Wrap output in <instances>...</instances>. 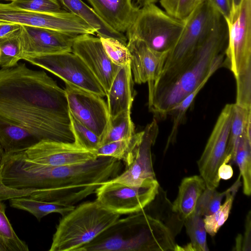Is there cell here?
<instances>
[{"label":"cell","mask_w":251,"mask_h":251,"mask_svg":"<svg viewBox=\"0 0 251 251\" xmlns=\"http://www.w3.org/2000/svg\"><path fill=\"white\" fill-rule=\"evenodd\" d=\"M184 225L190 237L192 251H207L206 230L202 216L195 212L184 221Z\"/></svg>","instance_id":"4dcf8cb0"},{"label":"cell","mask_w":251,"mask_h":251,"mask_svg":"<svg viewBox=\"0 0 251 251\" xmlns=\"http://www.w3.org/2000/svg\"><path fill=\"white\" fill-rule=\"evenodd\" d=\"M206 0H159L167 13L184 21L196 8Z\"/></svg>","instance_id":"8d00e7d4"},{"label":"cell","mask_w":251,"mask_h":251,"mask_svg":"<svg viewBox=\"0 0 251 251\" xmlns=\"http://www.w3.org/2000/svg\"><path fill=\"white\" fill-rule=\"evenodd\" d=\"M93 35H77L73 42L72 52L85 63L106 94L120 67L114 64L109 59L100 38Z\"/></svg>","instance_id":"2e32d148"},{"label":"cell","mask_w":251,"mask_h":251,"mask_svg":"<svg viewBox=\"0 0 251 251\" xmlns=\"http://www.w3.org/2000/svg\"><path fill=\"white\" fill-rule=\"evenodd\" d=\"M218 174L220 179L227 180L230 178L233 175V170L230 165L224 161L220 166Z\"/></svg>","instance_id":"b9f144b4"},{"label":"cell","mask_w":251,"mask_h":251,"mask_svg":"<svg viewBox=\"0 0 251 251\" xmlns=\"http://www.w3.org/2000/svg\"><path fill=\"white\" fill-rule=\"evenodd\" d=\"M143 134L142 131L129 138L102 145L94 152L98 157L108 156L123 161L126 168L132 163L137 154Z\"/></svg>","instance_id":"cb8c5ba5"},{"label":"cell","mask_w":251,"mask_h":251,"mask_svg":"<svg viewBox=\"0 0 251 251\" xmlns=\"http://www.w3.org/2000/svg\"><path fill=\"white\" fill-rule=\"evenodd\" d=\"M160 186L156 178H148L138 186H129L108 180L96 190V200L114 213L130 214L139 212L151 202Z\"/></svg>","instance_id":"9c48e42d"},{"label":"cell","mask_w":251,"mask_h":251,"mask_svg":"<svg viewBox=\"0 0 251 251\" xmlns=\"http://www.w3.org/2000/svg\"><path fill=\"white\" fill-rule=\"evenodd\" d=\"M121 161L99 156L86 163L59 166L45 165L27 160L20 171L25 189H48L47 201L74 205L95 192L105 182L117 176Z\"/></svg>","instance_id":"3957f363"},{"label":"cell","mask_w":251,"mask_h":251,"mask_svg":"<svg viewBox=\"0 0 251 251\" xmlns=\"http://www.w3.org/2000/svg\"><path fill=\"white\" fill-rule=\"evenodd\" d=\"M21 25L0 22V40L9 37L20 30Z\"/></svg>","instance_id":"60d3db41"},{"label":"cell","mask_w":251,"mask_h":251,"mask_svg":"<svg viewBox=\"0 0 251 251\" xmlns=\"http://www.w3.org/2000/svg\"><path fill=\"white\" fill-rule=\"evenodd\" d=\"M62 79L66 84L101 97L106 93L82 60L72 52H64L24 59Z\"/></svg>","instance_id":"30bf717a"},{"label":"cell","mask_w":251,"mask_h":251,"mask_svg":"<svg viewBox=\"0 0 251 251\" xmlns=\"http://www.w3.org/2000/svg\"><path fill=\"white\" fill-rule=\"evenodd\" d=\"M120 216L103 207L96 200L75 206L59 221L49 251H78Z\"/></svg>","instance_id":"8992f818"},{"label":"cell","mask_w":251,"mask_h":251,"mask_svg":"<svg viewBox=\"0 0 251 251\" xmlns=\"http://www.w3.org/2000/svg\"><path fill=\"white\" fill-rule=\"evenodd\" d=\"M228 31L222 17L193 55L167 79L149 90V108L157 117L170 111L223 66Z\"/></svg>","instance_id":"277c9868"},{"label":"cell","mask_w":251,"mask_h":251,"mask_svg":"<svg viewBox=\"0 0 251 251\" xmlns=\"http://www.w3.org/2000/svg\"><path fill=\"white\" fill-rule=\"evenodd\" d=\"M5 155L4 150L0 143V170L1 169L3 158Z\"/></svg>","instance_id":"ee69618b"},{"label":"cell","mask_w":251,"mask_h":251,"mask_svg":"<svg viewBox=\"0 0 251 251\" xmlns=\"http://www.w3.org/2000/svg\"><path fill=\"white\" fill-rule=\"evenodd\" d=\"M99 16L115 31L123 33L134 22L140 10L132 0H87Z\"/></svg>","instance_id":"d6986e66"},{"label":"cell","mask_w":251,"mask_h":251,"mask_svg":"<svg viewBox=\"0 0 251 251\" xmlns=\"http://www.w3.org/2000/svg\"><path fill=\"white\" fill-rule=\"evenodd\" d=\"M250 123L251 109L234 103L232 120L225 156V158H227L229 162L235 163L236 152L241 137Z\"/></svg>","instance_id":"484cf974"},{"label":"cell","mask_w":251,"mask_h":251,"mask_svg":"<svg viewBox=\"0 0 251 251\" xmlns=\"http://www.w3.org/2000/svg\"><path fill=\"white\" fill-rule=\"evenodd\" d=\"M245 226L243 236L239 235L236 238L235 250L244 251L251 250V212L250 211L247 215Z\"/></svg>","instance_id":"f35d334b"},{"label":"cell","mask_w":251,"mask_h":251,"mask_svg":"<svg viewBox=\"0 0 251 251\" xmlns=\"http://www.w3.org/2000/svg\"><path fill=\"white\" fill-rule=\"evenodd\" d=\"M231 189V186L219 192L216 188L206 187L197 201L195 212L202 217L213 214L220 208L224 197Z\"/></svg>","instance_id":"836d02e7"},{"label":"cell","mask_w":251,"mask_h":251,"mask_svg":"<svg viewBox=\"0 0 251 251\" xmlns=\"http://www.w3.org/2000/svg\"><path fill=\"white\" fill-rule=\"evenodd\" d=\"M137 2L142 6L148 3H155L158 0H136Z\"/></svg>","instance_id":"7bdbcfd3"},{"label":"cell","mask_w":251,"mask_h":251,"mask_svg":"<svg viewBox=\"0 0 251 251\" xmlns=\"http://www.w3.org/2000/svg\"><path fill=\"white\" fill-rule=\"evenodd\" d=\"M130 53V68L133 81L137 84L148 82L149 90L159 77L168 52H159L149 47L143 41L127 40Z\"/></svg>","instance_id":"e0dca14e"},{"label":"cell","mask_w":251,"mask_h":251,"mask_svg":"<svg viewBox=\"0 0 251 251\" xmlns=\"http://www.w3.org/2000/svg\"><path fill=\"white\" fill-rule=\"evenodd\" d=\"M143 134L137 154L124 172L111 181L129 186H138L148 178H156L153 168L151 147L158 133L157 120L154 119L143 130Z\"/></svg>","instance_id":"ac0fdd59"},{"label":"cell","mask_w":251,"mask_h":251,"mask_svg":"<svg viewBox=\"0 0 251 251\" xmlns=\"http://www.w3.org/2000/svg\"><path fill=\"white\" fill-rule=\"evenodd\" d=\"M65 10L77 16L96 31L100 37H110L118 39L127 45V39L123 33L118 32L105 22L96 13L94 9L81 0H58Z\"/></svg>","instance_id":"603a6c76"},{"label":"cell","mask_w":251,"mask_h":251,"mask_svg":"<svg viewBox=\"0 0 251 251\" xmlns=\"http://www.w3.org/2000/svg\"><path fill=\"white\" fill-rule=\"evenodd\" d=\"M222 16L207 0L185 20L178 40L168 52L162 71L154 84L172 76L206 39Z\"/></svg>","instance_id":"52a82bcc"},{"label":"cell","mask_w":251,"mask_h":251,"mask_svg":"<svg viewBox=\"0 0 251 251\" xmlns=\"http://www.w3.org/2000/svg\"><path fill=\"white\" fill-rule=\"evenodd\" d=\"M228 31L223 66L233 73L236 83V102L251 107V0H243L225 19Z\"/></svg>","instance_id":"5b68a950"},{"label":"cell","mask_w":251,"mask_h":251,"mask_svg":"<svg viewBox=\"0 0 251 251\" xmlns=\"http://www.w3.org/2000/svg\"><path fill=\"white\" fill-rule=\"evenodd\" d=\"M0 114L40 140L75 141L65 89L25 63L0 69Z\"/></svg>","instance_id":"6da1fadb"},{"label":"cell","mask_w":251,"mask_h":251,"mask_svg":"<svg viewBox=\"0 0 251 251\" xmlns=\"http://www.w3.org/2000/svg\"><path fill=\"white\" fill-rule=\"evenodd\" d=\"M39 141L25 127L0 114V143L5 153L25 150Z\"/></svg>","instance_id":"44dd1931"},{"label":"cell","mask_w":251,"mask_h":251,"mask_svg":"<svg viewBox=\"0 0 251 251\" xmlns=\"http://www.w3.org/2000/svg\"><path fill=\"white\" fill-rule=\"evenodd\" d=\"M240 174L236 182L231 186V190L226 194L224 203L213 214L204 216V226L211 236H214L227 219L232 207L233 200L240 184Z\"/></svg>","instance_id":"f1b7e54d"},{"label":"cell","mask_w":251,"mask_h":251,"mask_svg":"<svg viewBox=\"0 0 251 251\" xmlns=\"http://www.w3.org/2000/svg\"><path fill=\"white\" fill-rule=\"evenodd\" d=\"M233 104H226L221 111L204 149L197 161L200 176L207 188H216L221 179L218 169L224 162L233 116Z\"/></svg>","instance_id":"7c38bea8"},{"label":"cell","mask_w":251,"mask_h":251,"mask_svg":"<svg viewBox=\"0 0 251 251\" xmlns=\"http://www.w3.org/2000/svg\"><path fill=\"white\" fill-rule=\"evenodd\" d=\"M130 115L131 111H127L113 118H110L106 130L100 138V146L129 138L136 133Z\"/></svg>","instance_id":"83f0119b"},{"label":"cell","mask_w":251,"mask_h":251,"mask_svg":"<svg viewBox=\"0 0 251 251\" xmlns=\"http://www.w3.org/2000/svg\"><path fill=\"white\" fill-rule=\"evenodd\" d=\"M10 0V1H13V0Z\"/></svg>","instance_id":"bcb514c9"},{"label":"cell","mask_w":251,"mask_h":251,"mask_svg":"<svg viewBox=\"0 0 251 251\" xmlns=\"http://www.w3.org/2000/svg\"><path fill=\"white\" fill-rule=\"evenodd\" d=\"M99 38L106 54L114 64L121 67L130 63V53L126 45L114 38Z\"/></svg>","instance_id":"e575fe53"},{"label":"cell","mask_w":251,"mask_h":251,"mask_svg":"<svg viewBox=\"0 0 251 251\" xmlns=\"http://www.w3.org/2000/svg\"><path fill=\"white\" fill-rule=\"evenodd\" d=\"M251 123L241 137L235 157L242 177L243 193L247 196L251 194Z\"/></svg>","instance_id":"4316f807"},{"label":"cell","mask_w":251,"mask_h":251,"mask_svg":"<svg viewBox=\"0 0 251 251\" xmlns=\"http://www.w3.org/2000/svg\"><path fill=\"white\" fill-rule=\"evenodd\" d=\"M206 188L201 176L184 178L178 187L176 198L172 203L174 211L185 220L195 212L197 201Z\"/></svg>","instance_id":"7402d4cb"},{"label":"cell","mask_w":251,"mask_h":251,"mask_svg":"<svg viewBox=\"0 0 251 251\" xmlns=\"http://www.w3.org/2000/svg\"><path fill=\"white\" fill-rule=\"evenodd\" d=\"M76 36L44 28L22 25L21 59L72 52L73 42Z\"/></svg>","instance_id":"9a60e30c"},{"label":"cell","mask_w":251,"mask_h":251,"mask_svg":"<svg viewBox=\"0 0 251 251\" xmlns=\"http://www.w3.org/2000/svg\"><path fill=\"white\" fill-rule=\"evenodd\" d=\"M184 25L185 20L170 15L154 3H148L140 8L126 36L127 40H140L156 51L169 52L178 40Z\"/></svg>","instance_id":"ba28073f"},{"label":"cell","mask_w":251,"mask_h":251,"mask_svg":"<svg viewBox=\"0 0 251 251\" xmlns=\"http://www.w3.org/2000/svg\"><path fill=\"white\" fill-rule=\"evenodd\" d=\"M209 78H206L195 90L170 111L168 115H172L173 122L172 129L167 140L166 150L171 144H173L175 142L179 127L184 120L187 110Z\"/></svg>","instance_id":"1f68e13d"},{"label":"cell","mask_w":251,"mask_h":251,"mask_svg":"<svg viewBox=\"0 0 251 251\" xmlns=\"http://www.w3.org/2000/svg\"><path fill=\"white\" fill-rule=\"evenodd\" d=\"M20 32L21 29L13 35L0 40L1 51L0 67L1 68H9L14 66L21 60L20 58Z\"/></svg>","instance_id":"d6a6232c"},{"label":"cell","mask_w":251,"mask_h":251,"mask_svg":"<svg viewBox=\"0 0 251 251\" xmlns=\"http://www.w3.org/2000/svg\"><path fill=\"white\" fill-rule=\"evenodd\" d=\"M141 211L119 219L78 251H176L183 221L168 198L158 195Z\"/></svg>","instance_id":"7a4b0ae2"},{"label":"cell","mask_w":251,"mask_h":251,"mask_svg":"<svg viewBox=\"0 0 251 251\" xmlns=\"http://www.w3.org/2000/svg\"><path fill=\"white\" fill-rule=\"evenodd\" d=\"M65 86L70 113L101 138L110 120L107 103L98 95L67 84Z\"/></svg>","instance_id":"4fadbf2b"},{"label":"cell","mask_w":251,"mask_h":251,"mask_svg":"<svg viewBox=\"0 0 251 251\" xmlns=\"http://www.w3.org/2000/svg\"><path fill=\"white\" fill-rule=\"evenodd\" d=\"M5 208L0 200V251H28L27 245L13 229L5 214Z\"/></svg>","instance_id":"f546056e"},{"label":"cell","mask_w":251,"mask_h":251,"mask_svg":"<svg viewBox=\"0 0 251 251\" xmlns=\"http://www.w3.org/2000/svg\"><path fill=\"white\" fill-rule=\"evenodd\" d=\"M11 207L28 212L40 221L52 213H57L64 216L72 211L74 205L37 200L27 197H19L9 200Z\"/></svg>","instance_id":"d4e9b609"},{"label":"cell","mask_w":251,"mask_h":251,"mask_svg":"<svg viewBox=\"0 0 251 251\" xmlns=\"http://www.w3.org/2000/svg\"><path fill=\"white\" fill-rule=\"evenodd\" d=\"M0 53H1V51H0Z\"/></svg>","instance_id":"7dc6e473"},{"label":"cell","mask_w":251,"mask_h":251,"mask_svg":"<svg viewBox=\"0 0 251 251\" xmlns=\"http://www.w3.org/2000/svg\"><path fill=\"white\" fill-rule=\"evenodd\" d=\"M69 114L74 142L80 147L94 152L100 146V138L78 121L70 112Z\"/></svg>","instance_id":"d590c367"},{"label":"cell","mask_w":251,"mask_h":251,"mask_svg":"<svg viewBox=\"0 0 251 251\" xmlns=\"http://www.w3.org/2000/svg\"><path fill=\"white\" fill-rule=\"evenodd\" d=\"M243 0H232L233 11L241 4Z\"/></svg>","instance_id":"f6af8a7d"},{"label":"cell","mask_w":251,"mask_h":251,"mask_svg":"<svg viewBox=\"0 0 251 251\" xmlns=\"http://www.w3.org/2000/svg\"><path fill=\"white\" fill-rule=\"evenodd\" d=\"M130 64L119 68L106 93L107 105L110 118L122 112L131 111L135 93Z\"/></svg>","instance_id":"ffe728a7"},{"label":"cell","mask_w":251,"mask_h":251,"mask_svg":"<svg viewBox=\"0 0 251 251\" xmlns=\"http://www.w3.org/2000/svg\"><path fill=\"white\" fill-rule=\"evenodd\" d=\"M25 157L34 162L45 165L59 166L82 164L98 157L74 142L41 140L22 151Z\"/></svg>","instance_id":"5bb4252c"},{"label":"cell","mask_w":251,"mask_h":251,"mask_svg":"<svg viewBox=\"0 0 251 251\" xmlns=\"http://www.w3.org/2000/svg\"><path fill=\"white\" fill-rule=\"evenodd\" d=\"M225 19H228L233 12L232 0H206Z\"/></svg>","instance_id":"ab89813d"},{"label":"cell","mask_w":251,"mask_h":251,"mask_svg":"<svg viewBox=\"0 0 251 251\" xmlns=\"http://www.w3.org/2000/svg\"><path fill=\"white\" fill-rule=\"evenodd\" d=\"M8 4L18 9L38 12L50 13L62 10L58 0H13Z\"/></svg>","instance_id":"74e56055"},{"label":"cell","mask_w":251,"mask_h":251,"mask_svg":"<svg viewBox=\"0 0 251 251\" xmlns=\"http://www.w3.org/2000/svg\"><path fill=\"white\" fill-rule=\"evenodd\" d=\"M0 22L41 27L69 34L96 35L97 31L77 16L66 11L45 13L22 10L0 3Z\"/></svg>","instance_id":"8fae6325"}]
</instances>
